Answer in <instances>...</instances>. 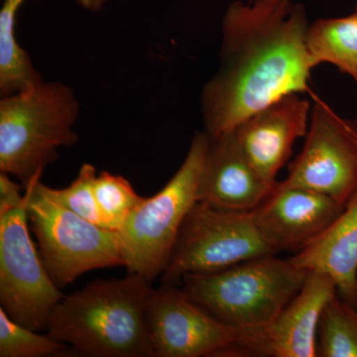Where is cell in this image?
Masks as SVG:
<instances>
[{
  "mask_svg": "<svg viewBox=\"0 0 357 357\" xmlns=\"http://www.w3.org/2000/svg\"><path fill=\"white\" fill-rule=\"evenodd\" d=\"M306 141L280 184L303 188L347 204L357 191V123L323 100L312 107Z\"/></svg>",
  "mask_w": 357,
  "mask_h": 357,
  "instance_id": "obj_9",
  "label": "cell"
},
{
  "mask_svg": "<svg viewBox=\"0 0 357 357\" xmlns=\"http://www.w3.org/2000/svg\"><path fill=\"white\" fill-rule=\"evenodd\" d=\"M27 206L25 192L20 206L0 215V307L16 323L41 332L65 296L33 243Z\"/></svg>",
  "mask_w": 357,
  "mask_h": 357,
  "instance_id": "obj_8",
  "label": "cell"
},
{
  "mask_svg": "<svg viewBox=\"0 0 357 357\" xmlns=\"http://www.w3.org/2000/svg\"><path fill=\"white\" fill-rule=\"evenodd\" d=\"M22 185L11 180L10 175L0 172V215L17 208L24 202L25 192L21 194Z\"/></svg>",
  "mask_w": 357,
  "mask_h": 357,
  "instance_id": "obj_21",
  "label": "cell"
},
{
  "mask_svg": "<svg viewBox=\"0 0 357 357\" xmlns=\"http://www.w3.org/2000/svg\"><path fill=\"white\" fill-rule=\"evenodd\" d=\"M289 259L296 266L328 275L338 295L357 306V191L332 225Z\"/></svg>",
  "mask_w": 357,
  "mask_h": 357,
  "instance_id": "obj_15",
  "label": "cell"
},
{
  "mask_svg": "<svg viewBox=\"0 0 357 357\" xmlns=\"http://www.w3.org/2000/svg\"><path fill=\"white\" fill-rule=\"evenodd\" d=\"M210 136L197 131L175 175L161 191L144 198L119 230L124 267L147 280L162 276L178 232L195 204Z\"/></svg>",
  "mask_w": 357,
  "mask_h": 357,
  "instance_id": "obj_5",
  "label": "cell"
},
{
  "mask_svg": "<svg viewBox=\"0 0 357 357\" xmlns=\"http://www.w3.org/2000/svg\"><path fill=\"white\" fill-rule=\"evenodd\" d=\"M318 356L357 357V306L338 294L319 319Z\"/></svg>",
  "mask_w": 357,
  "mask_h": 357,
  "instance_id": "obj_17",
  "label": "cell"
},
{
  "mask_svg": "<svg viewBox=\"0 0 357 357\" xmlns=\"http://www.w3.org/2000/svg\"><path fill=\"white\" fill-rule=\"evenodd\" d=\"M40 178H33L24 188L28 220L54 283L62 290L91 270L124 267L119 230L79 217L63 206Z\"/></svg>",
  "mask_w": 357,
  "mask_h": 357,
  "instance_id": "obj_6",
  "label": "cell"
},
{
  "mask_svg": "<svg viewBox=\"0 0 357 357\" xmlns=\"http://www.w3.org/2000/svg\"><path fill=\"white\" fill-rule=\"evenodd\" d=\"M309 270L276 255L260 256L206 274H188L183 290L237 332L265 328L299 293Z\"/></svg>",
  "mask_w": 357,
  "mask_h": 357,
  "instance_id": "obj_4",
  "label": "cell"
},
{
  "mask_svg": "<svg viewBox=\"0 0 357 357\" xmlns=\"http://www.w3.org/2000/svg\"><path fill=\"white\" fill-rule=\"evenodd\" d=\"M306 10L291 0L234 2L222 21L220 65L201 96L204 131L234 130L289 93L309 89Z\"/></svg>",
  "mask_w": 357,
  "mask_h": 357,
  "instance_id": "obj_1",
  "label": "cell"
},
{
  "mask_svg": "<svg viewBox=\"0 0 357 357\" xmlns=\"http://www.w3.org/2000/svg\"><path fill=\"white\" fill-rule=\"evenodd\" d=\"M146 324L155 357H222L239 332L197 304L183 288L163 284L148 301Z\"/></svg>",
  "mask_w": 357,
  "mask_h": 357,
  "instance_id": "obj_10",
  "label": "cell"
},
{
  "mask_svg": "<svg viewBox=\"0 0 357 357\" xmlns=\"http://www.w3.org/2000/svg\"><path fill=\"white\" fill-rule=\"evenodd\" d=\"M79 102L74 89L42 79L0 102V172L26 187L77 142Z\"/></svg>",
  "mask_w": 357,
  "mask_h": 357,
  "instance_id": "obj_3",
  "label": "cell"
},
{
  "mask_svg": "<svg viewBox=\"0 0 357 357\" xmlns=\"http://www.w3.org/2000/svg\"><path fill=\"white\" fill-rule=\"evenodd\" d=\"M95 192L103 227L114 230H121L144 199L126 178L107 171L96 176Z\"/></svg>",
  "mask_w": 357,
  "mask_h": 357,
  "instance_id": "obj_18",
  "label": "cell"
},
{
  "mask_svg": "<svg viewBox=\"0 0 357 357\" xmlns=\"http://www.w3.org/2000/svg\"><path fill=\"white\" fill-rule=\"evenodd\" d=\"M356 13H357V6H356Z\"/></svg>",
  "mask_w": 357,
  "mask_h": 357,
  "instance_id": "obj_23",
  "label": "cell"
},
{
  "mask_svg": "<svg viewBox=\"0 0 357 357\" xmlns=\"http://www.w3.org/2000/svg\"><path fill=\"white\" fill-rule=\"evenodd\" d=\"M344 204L321 192L277 183L253 211L260 234L275 252H300L344 211Z\"/></svg>",
  "mask_w": 357,
  "mask_h": 357,
  "instance_id": "obj_13",
  "label": "cell"
},
{
  "mask_svg": "<svg viewBox=\"0 0 357 357\" xmlns=\"http://www.w3.org/2000/svg\"><path fill=\"white\" fill-rule=\"evenodd\" d=\"M152 291L134 273L91 281L58 303L47 332L84 356L155 357L146 324Z\"/></svg>",
  "mask_w": 357,
  "mask_h": 357,
  "instance_id": "obj_2",
  "label": "cell"
},
{
  "mask_svg": "<svg viewBox=\"0 0 357 357\" xmlns=\"http://www.w3.org/2000/svg\"><path fill=\"white\" fill-rule=\"evenodd\" d=\"M307 48L314 67L335 66L357 86V13L314 21L307 29Z\"/></svg>",
  "mask_w": 357,
  "mask_h": 357,
  "instance_id": "obj_16",
  "label": "cell"
},
{
  "mask_svg": "<svg viewBox=\"0 0 357 357\" xmlns=\"http://www.w3.org/2000/svg\"><path fill=\"white\" fill-rule=\"evenodd\" d=\"M107 0H77V3L89 11H98L102 8Z\"/></svg>",
  "mask_w": 357,
  "mask_h": 357,
  "instance_id": "obj_22",
  "label": "cell"
},
{
  "mask_svg": "<svg viewBox=\"0 0 357 357\" xmlns=\"http://www.w3.org/2000/svg\"><path fill=\"white\" fill-rule=\"evenodd\" d=\"M272 190L249 163L234 131L210 136L198 202L222 210L253 211Z\"/></svg>",
  "mask_w": 357,
  "mask_h": 357,
  "instance_id": "obj_14",
  "label": "cell"
},
{
  "mask_svg": "<svg viewBox=\"0 0 357 357\" xmlns=\"http://www.w3.org/2000/svg\"><path fill=\"white\" fill-rule=\"evenodd\" d=\"M312 107L301 93H289L251 114L234 129L249 163L272 189L292 155L296 140L309 129Z\"/></svg>",
  "mask_w": 357,
  "mask_h": 357,
  "instance_id": "obj_12",
  "label": "cell"
},
{
  "mask_svg": "<svg viewBox=\"0 0 357 357\" xmlns=\"http://www.w3.org/2000/svg\"><path fill=\"white\" fill-rule=\"evenodd\" d=\"M277 255L256 225L253 211L197 202L185 218L161 279L178 285L188 274L222 271L260 256Z\"/></svg>",
  "mask_w": 357,
  "mask_h": 357,
  "instance_id": "obj_7",
  "label": "cell"
},
{
  "mask_svg": "<svg viewBox=\"0 0 357 357\" xmlns=\"http://www.w3.org/2000/svg\"><path fill=\"white\" fill-rule=\"evenodd\" d=\"M337 294V285L328 275L312 270L299 293L270 325L239 333L236 344L222 356H318L319 319Z\"/></svg>",
  "mask_w": 357,
  "mask_h": 357,
  "instance_id": "obj_11",
  "label": "cell"
},
{
  "mask_svg": "<svg viewBox=\"0 0 357 357\" xmlns=\"http://www.w3.org/2000/svg\"><path fill=\"white\" fill-rule=\"evenodd\" d=\"M96 176L95 166L84 163L76 178L68 187L64 189L51 188V191L54 197L73 213L89 222L105 227L96 199Z\"/></svg>",
  "mask_w": 357,
  "mask_h": 357,
  "instance_id": "obj_20",
  "label": "cell"
},
{
  "mask_svg": "<svg viewBox=\"0 0 357 357\" xmlns=\"http://www.w3.org/2000/svg\"><path fill=\"white\" fill-rule=\"evenodd\" d=\"M63 342L20 325L0 307V357H44L69 351Z\"/></svg>",
  "mask_w": 357,
  "mask_h": 357,
  "instance_id": "obj_19",
  "label": "cell"
}]
</instances>
